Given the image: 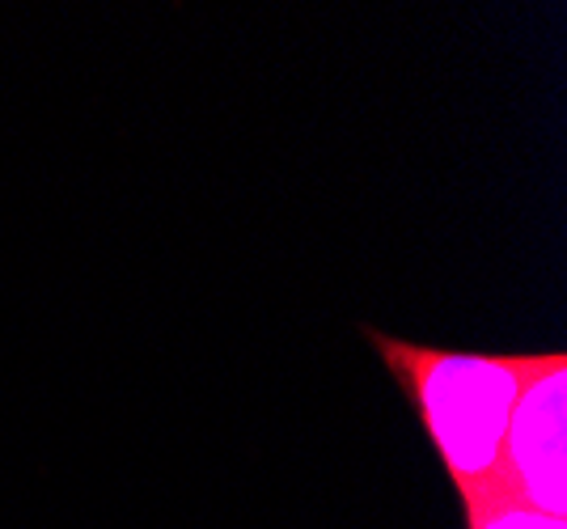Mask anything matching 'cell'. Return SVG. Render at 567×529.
Masks as SVG:
<instances>
[{
    "label": "cell",
    "instance_id": "6da1fadb",
    "mask_svg": "<svg viewBox=\"0 0 567 529\" xmlns=\"http://www.w3.org/2000/svg\"><path fill=\"white\" fill-rule=\"evenodd\" d=\"M360 331L378 348L381 364L411 403L462 505L499 487L504 433L529 373V352H457L394 339L373 326Z\"/></svg>",
    "mask_w": 567,
    "mask_h": 529
},
{
    "label": "cell",
    "instance_id": "7a4b0ae2",
    "mask_svg": "<svg viewBox=\"0 0 567 529\" xmlns=\"http://www.w3.org/2000/svg\"><path fill=\"white\" fill-rule=\"evenodd\" d=\"M499 487L517 505L567 521V356L529 352V373L508 415Z\"/></svg>",
    "mask_w": 567,
    "mask_h": 529
},
{
    "label": "cell",
    "instance_id": "3957f363",
    "mask_svg": "<svg viewBox=\"0 0 567 529\" xmlns=\"http://www.w3.org/2000/svg\"><path fill=\"white\" fill-rule=\"evenodd\" d=\"M462 508H466V529H567V521H555L546 512L517 505L504 487H492Z\"/></svg>",
    "mask_w": 567,
    "mask_h": 529
}]
</instances>
